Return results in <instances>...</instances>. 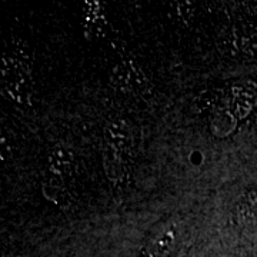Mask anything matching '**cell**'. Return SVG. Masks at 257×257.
<instances>
[{
	"label": "cell",
	"mask_w": 257,
	"mask_h": 257,
	"mask_svg": "<svg viewBox=\"0 0 257 257\" xmlns=\"http://www.w3.org/2000/svg\"><path fill=\"white\" fill-rule=\"evenodd\" d=\"M104 145L113 150L121 153L123 156L130 153L133 146V135L128 124L121 119H110L103 132Z\"/></svg>",
	"instance_id": "6da1fadb"
},
{
	"label": "cell",
	"mask_w": 257,
	"mask_h": 257,
	"mask_svg": "<svg viewBox=\"0 0 257 257\" xmlns=\"http://www.w3.org/2000/svg\"><path fill=\"white\" fill-rule=\"evenodd\" d=\"M47 163H49V170L52 176L64 180L66 177H69L73 173L76 159H74L73 152L69 150L67 147L56 146L50 150Z\"/></svg>",
	"instance_id": "7a4b0ae2"
},
{
	"label": "cell",
	"mask_w": 257,
	"mask_h": 257,
	"mask_svg": "<svg viewBox=\"0 0 257 257\" xmlns=\"http://www.w3.org/2000/svg\"><path fill=\"white\" fill-rule=\"evenodd\" d=\"M109 82L116 92H133V77H132V64H130V62H123V63L114 66L111 70Z\"/></svg>",
	"instance_id": "3957f363"
},
{
	"label": "cell",
	"mask_w": 257,
	"mask_h": 257,
	"mask_svg": "<svg viewBox=\"0 0 257 257\" xmlns=\"http://www.w3.org/2000/svg\"><path fill=\"white\" fill-rule=\"evenodd\" d=\"M103 159H104V169H106L109 179L113 182L121 180L124 176V156L119 152L106 146Z\"/></svg>",
	"instance_id": "277c9868"
},
{
	"label": "cell",
	"mask_w": 257,
	"mask_h": 257,
	"mask_svg": "<svg viewBox=\"0 0 257 257\" xmlns=\"http://www.w3.org/2000/svg\"><path fill=\"white\" fill-rule=\"evenodd\" d=\"M45 194L52 202L57 203L60 206H67L72 199L67 187L64 186V180L55 177V176H52L49 179V182L45 183Z\"/></svg>",
	"instance_id": "5b68a950"
}]
</instances>
